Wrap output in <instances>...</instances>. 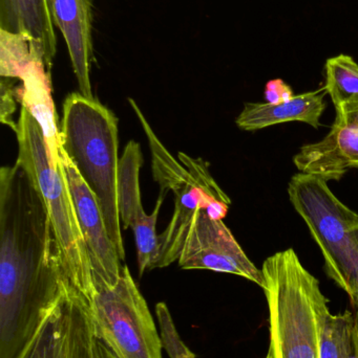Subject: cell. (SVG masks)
<instances>
[{
    "label": "cell",
    "mask_w": 358,
    "mask_h": 358,
    "mask_svg": "<svg viewBox=\"0 0 358 358\" xmlns=\"http://www.w3.org/2000/svg\"><path fill=\"white\" fill-rule=\"evenodd\" d=\"M182 269H207L231 273L262 288V269L248 258L223 220L210 218L205 210L195 217L178 260Z\"/></svg>",
    "instance_id": "8"
},
{
    "label": "cell",
    "mask_w": 358,
    "mask_h": 358,
    "mask_svg": "<svg viewBox=\"0 0 358 358\" xmlns=\"http://www.w3.org/2000/svg\"><path fill=\"white\" fill-rule=\"evenodd\" d=\"M324 88L336 111L358 103V63L349 55L340 54L326 61Z\"/></svg>",
    "instance_id": "17"
},
{
    "label": "cell",
    "mask_w": 358,
    "mask_h": 358,
    "mask_svg": "<svg viewBox=\"0 0 358 358\" xmlns=\"http://www.w3.org/2000/svg\"><path fill=\"white\" fill-rule=\"evenodd\" d=\"M355 309V315L353 317V343H354V358L358 357V266L357 273V285H355L354 299L351 301Z\"/></svg>",
    "instance_id": "25"
},
{
    "label": "cell",
    "mask_w": 358,
    "mask_h": 358,
    "mask_svg": "<svg viewBox=\"0 0 358 358\" xmlns=\"http://www.w3.org/2000/svg\"><path fill=\"white\" fill-rule=\"evenodd\" d=\"M325 88L305 92L279 103H246L235 120L237 127L245 131H256L277 124L301 122L311 127H321L325 113Z\"/></svg>",
    "instance_id": "13"
},
{
    "label": "cell",
    "mask_w": 358,
    "mask_h": 358,
    "mask_svg": "<svg viewBox=\"0 0 358 358\" xmlns=\"http://www.w3.org/2000/svg\"><path fill=\"white\" fill-rule=\"evenodd\" d=\"M336 117L344 120L347 123L357 124L358 125V103L336 110Z\"/></svg>",
    "instance_id": "24"
},
{
    "label": "cell",
    "mask_w": 358,
    "mask_h": 358,
    "mask_svg": "<svg viewBox=\"0 0 358 358\" xmlns=\"http://www.w3.org/2000/svg\"><path fill=\"white\" fill-rule=\"evenodd\" d=\"M59 157L88 248L95 290L97 292L103 288L113 287L121 278L123 265L117 248L109 237L98 199L79 176L61 145Z\"/></svg>",
    "instance_id": "9"
},
{
    "label": "cell",
    "mask_w": 358,
    "mask_h": 358,
    "mask_svg": "<svg viewBox=\"0 0 358 358\" xmlns=\"http://www.w3.org/2000/svg\"><path fill=\"white\" fill-rule=\"evenodd\" d=\"M69 283L46 204L19 164L0 170V358H17Z\"/></svg>",
    "instance_id": "1"
},
{
    "label": "cell",
    "mask_w": 358,
    "mask_h": 358,
    "mask_svg": "<svg viewBox=\"0 0 358 358\" xmlns=\"http://www.w3.org/2000/svg\"><path fill=\"white\" fill-rule=\"evenodd\" d=\"M69 358H71V350H69Z\"/></svg>",
    "instance_id": "29"
},
{
    "label": "cell",
    "mask_w": 358,
    "mask_h": 358,
    "mask_svg": "<svg viewBox=\"0 0 358 358\" xmlns=\"http://www.w3.org/2000/svg\"><path fill=\"white\" fill-rule=\"evenodd\" d=\"M261 269L269 310V355L321 358L322 334L330 310L319 280L294 248L268 257Z\"/></svg>",
    "instance_id": "2"
},
{
    "label": "cell",
    "mask_w": 358,
    "mask_h": 358,
    "mask_svg": "<svg viewBox=\"0 0 358 358\" xmlns=\"http://www.w3.org/2000/svg\"><path fill=\"white\" fill-rule=\"evenodd\" d=\"M132 110L146 134L151 155V170L160 193L172 192L174 210L165 231L159 236L156 268L170 266L180 258L187 234L200 210H205L210 218L223 220L231 200L212 178L207 162L193 159L180 152L178 161L165 148L143 115L136 101L128 99Z\"/></svg>",
    "instance_id": "5"
},
{
    "label": "cell",
    "mask_w": 358,
    "mask_h": 358,
    "mask_svg": "<svg viewBox=\"0 0 358 358\" xmlns=\"http://www.w3.org/2000/svg\"><path fill=\"white\" fill-rule=\"evenodd\" d=\"M71 358H101L88 308L76 292L71 307Z\"/></svg>",
    "instance_id": "20"
},
{
    "label": "cell",
    "mask_w": 358,
    "mask_h": 358,
    "mask_svg": "<svg viewBox=\"0 0 358 358\" xmlns=\"http://www.w3.org/2000/svg\"><path fill=\"white\" fill-rule=\"evenodd\" d=\"M1 108H0V115H1L2 124L11 127L13 131H15L17 127V123L13 122V115L17 108L16 92H15L13 79L10 78L1 77Z\"/></svg>",
    "instance_id": "22"
},
{
    "label": "cell",
    "mask_w": 358,
    "mask_h": 358,
    "mask_svg": "<svg viewBox=\"0 0 358 358\" xmlns=\"http://www.w3.org/2000/svg\"><path fill=\"white\" fill-rule=\"evenodd\" d=\"M358 358V357H357Z\"/></svg>",
    "instance_id": "30"
},
{
    "label": "cell",
    "mask_w": 358,
    "mask_h": 358,
    "mask_svg": "<svg viewBox=\"0 0 358 358\" xmlns=\"http://www.w3.org/2000/svg\"><path fill=\"white\" fill-rule=\"evenodd\" d=\"M0 29L29 36L50 73L57 39L48 0H0Z\"/></svg>",
    "instance_id": "14"
},
{
    "label": "cell",
    "mask_w": 358,
    "mask_h": 358,
    "mask_svg": "<svg viewBox=\"0 0 358 358\" xmlns=\"http://www.w3.org/2000/svg\"><path fill=\"white\" fill-rule=\"evenodd\" d=\"M266 358H273V357H271V355H269V353H268V355H267Z\"/></svg>",
    "instance_id": "28"
},
{
    "label": "cell",
    "mask_w": 358,
    "mask_h": 358,
    "mask_svg": "<svg viewBox=\"0 0 358 358\" xmlns=\"http://www.w3.org/2000/svg\"><path fill=\"white\" fill-rule=\"evenodd\" d=\"M53 23L60 29L71 58L80 94L92 96V0H48Z\"/></svg>",
    "instance_id": "12"
},
{
    "label": "cell",
    "mask_w": 358,
    "mask_h": 358,
    "mask_svg": "<svg viewBox=\"0 0 358 358\" xmlns=\"http://www.w3.org/2000/svg\"><path fill=\"white\" fill-rule=\"evenodd\" d=\"M353 234H354L355 240H357L358 245V220L357 222L355 223L354 229H353Z\"/></svg>",
    "instance_id": "27"
},
{
    "label": "cell",
    "mask_w": 358,
    "mask_h": 358,
    "mask_svg": "<svg viewBox=\"0 0 358 358\" xmlns=\"http://www.w3.org/2000/svg\"><path fill=\"white\" fill-rule=\"evenodd\" d=\"M99 351L101 358H119L113 353V351L106 344L99 340Z\"/></svg>",
    "instance_id": "26"
},
{
    "label": "cell",
    "mask_w": 358,
    "mask_h": 358,
    "mask_svg": "<svg viewBox=\"0 0 358 358\" xmlns=\"http://www.w3.org/2000/svg\"><path fill=\"white\" fill-rule=\"evenodd\" d=\"M36 58L41 59L34 50L33 42L29 36L0 29L1 77L19 79Z\"/></svg>",
    "instance_id": "18"
},
{
    "label": "cell",
    "mask_w": 358,
    "mask_h": 358,
    "mask_svg": "<svg viewBox=\"0 0 358 358\" xmlns=\"http://www.w3.org/2000/svg\"><path fill=\"white\" fill-rule=\"evenodd\" d=\"M14 132L18 142L16 163L29 174L39 192L54 229L69 283L90 309L96 294L92 266L62 164L55 166L53 163L41 127L25 107L21 106Z\"/></svg>",
    "instance_id": "4"
},
{
    "label": "cell",
    "mask_w": 358,
    "mask_h": 358,
    "mask_svg": "<svg viewBox=\"0 0 358 358\" xmlns=\"http://www.w3.org/2000/svg\"><path fill=\"white\" fill-rule=\"evenodd\" d=\"M143 165L140 145L130 141L120 157L119 166V210L123 229H132L137 246L139 275L156 268L159 236L156 233L158 216L165 195L159 194L155 208L147 215L141 200L139 176Z\"/></svg>",
    "instance_id": "10"
},
{
    "label": "cell",
    "mask_w": 358,
    "mask_h": 358,
    "mask_svg": "<svg viewBox=\"0 0 358 358\" xmlns=\"http://www.w3.org/2000/svg\"><path fill=\"white\" fill-rule=\"evenodd\" d=\"M264 94L267 103L283 102L296 96L292 88L282 79H273L267 82Z\"/></svg>",
    "instance_id": "23"
},
{
    "label": "cell",
    "mask_w": 358,
    "mask_h": 358,
    "mask_svg": "<svg viewBox=\"0 0 358 358\" xmlns=\"http://www.w3.org/2000/svg\"><path fill=\"white\" fill-rule=\"evenodd\" d=\"M288 196L324 258V267L352 301L355 296L358 245L353 229L358 214L336 197L328 181L298 172L288 183Z\"/></svg>",
    "instance_id": "6"
},
{
    "label": "cell",
    "mask_w": 358,
    "mask_h": 358,
    "mask_svg": "<svg viewBox=\"0 0 358 358\" xmlns=\"http://www.w3.org/2000/svg\"><path fill=\"white\" fill-rule=\"evenodd\" d=\"M75 290H67L17 358H69L71 350V307Z\"/></svg>",
    "instance_id": "16"
},
{
    "label": "cell",
    "mask_w": 358,
    "mask_h": 358,
    "mask_svg": "<svg viewBox=\"0 0 358 358\" xmlns=\"http://www.w3.org/2000/svg\"><path fill=\"white\" fill-rule=\"evenodd\" d=\"M88 313L97 338L118 357L163 358L161 336L128 265L117 285L96 292Z\"/></svg>",
    "instance_id": "7"
},
{
    "label": "cell",
    "mask_w": 358,
    "mask_h": 358,
    "mask_svg": "<svg viewBox=\"0 0 358 358\" xmlns=\"http://www.w3.org/2000/svg\"><path fill=\"white\" fill-rule=\"evenodd\" d=\"M60 145L98 199L111 241L125 260L119 210L118 119L96 99L79 92L63 103Z\"/></svg>",
    "instance_id": "3"
},
{
    "label": "cell",
    "mask_w": 358,
    "mask_h": 358,
    "mask_svg": "<svg viewBox=\"0 0 358 358\" xmlns=\"http://www.w3.org/2000/svg\"><path fill=\"white\" fill-rule=\"evenodd\" d=\"M19 79L22 81V85L15 90L17 101L38 122L43 132L50 159L55 166L60 165V134L53 104L50 73L43 61L36 58Z\"/></svg>",
    "instance_id": "15"
},
{
    "label": "cell",
    "mask_w": 358,
    "mask_h": 358,
    "mask_svg": "<svg viewBox=\"0 0 358 358\" xmlns=\"http://www.w3.org/2000/svg\"><path fill=\"white\" fill-rule=\"evenodd\" d=\"M156 315L159 321L162 344H163V348L167 352L168 357L170 358H195V355L181 340L174 321H172L170 309L166 306L165 303H158L156 305Z\"/></svg>",
    "instance_id": "21"
},
{
    "label": "cell",
    "mask_w": 358,
    "mask_h": 358,
    "mask_svg": "<svg viewBox=\"0 0 358 358\" xmlns=\"http://www.w3.org/2000/svg\"><path fill=\"white\" fill-rule=\"evenodd\" d=\"M321 358H354L353 315H328L322 334Z\"/></svg>",
    "instance_id": "19"
},
{
    "label": "cell",
    "mask_w": 358,
    "mask_h": 358,
    "mask_svg": "<svg viewBox=\"0 0 358 358\" xmlns=\"http://www.w3.org/2000/svg\"><path fill=\"white\" fill-rule=\"evenodd\" d=\"M294 164L303 173L327 180H340L349 170H358V125L336 117L323 140L307 144L294 155Z\"/></svg>",
    "instance_id": "11"
}]
</instances>
